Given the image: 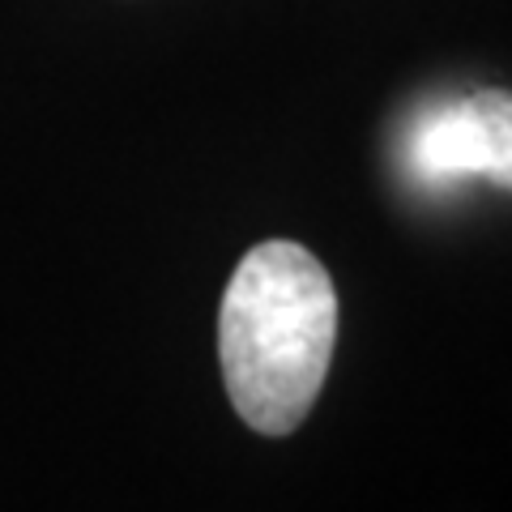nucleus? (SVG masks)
Instances as JSON below:
<instances>
[{
    "mask_svg": "<svg viewBox=\"0 0 512 512\" xmlns=\"http://www.w3.org/2000/svg\"><path fill=\"white\" fill-rule=\"evenodd\" d=\"M338 295L295 239H265L235 265L218 308V363L231 406L261 436H291L329 376Z\"/></svg>",
    "mask_w": 512,
    "mask_h": 512,
    "instance_id": "obj_1",
    "label": "nucleus"
},
{
    "mask_svg": "<svg viewBox=\"0 0 512 512\" xmlns=\"http://www.w3.org/2000/svg\"><path fill=\"white\" fill-rule=\"evenodd\" d=\"M414 175L427 184H453L466 175L508 188L512 175V111L504 90L448 103L419 120L410 137Z\"/></svg>",
    "mask_w": 512,
    "mask_h": 512,
    "instance_id": "obj_2",
    "label": "nucleus"
}]
</instances>
